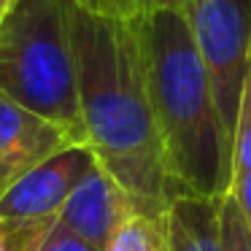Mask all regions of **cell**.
Returning <instances> with one entry per match:
<instances>
[{
    "label": "cell",
    "instance_id": "cell-14",
    "mask_svg": "<svg viewBox=\"0 0 251 251\" xmlns=\"http://www.w3.org/2000/svg\"><path fill=\"white\" fill-rule=\"evenodd\" d=\"M38 251H98V249L89 246L87 240L76 238L73 232H68L65 227H60V224L54 222V227L49 229V235L41 240Z\"/></svg>",
    "mask_w": 251,
    "mask_h": 251
},
{
    "label": "cell",
    "instance_id": "cell-7",
    "mask_svg": "<svg viewBox=\"0 0 251 251\" xmlns=\"http://www.w3.org/2000/svg\"><path fill=\"white\" fill-rule=\"evenodd\" d=\"M130 195L114 181V176L95 162L92 170L78 181L65 205L57 213V224L87 240L98 251H105L122 227L135 216Z\"/></svg>",
    "mask_w": 251,
    "mask_h": 251
},
{
    "label": "cell",
    "instance_id": "cell-9",
    "mask_svg": "<svg viewBox=\"0 0 251 251\" xmlns=\"http://www.w3.org/2000/svg\"><path fill=\"white\" fill-rule=\"evenodd\" d=\"M227 195L235 200L246 222L251 224V46L243 73V87L229 135V186Z\"/></svg>",
    "mask_w": 251,
    "mask_h": 251
},
{
    "label": "cell",
    "instance_id": "cell-5",
    "mask_svg": "<svg viewBox=\"0 0 251 251\" xmlns=\"http://www.w3.org/2000/svg\"><path fill=\"white\" fill-rule=\"evenodd\" d=\"M76 143H87L81 132L0 95V195L25 173Z\"/></svg>",
    "mask_w": 251,
    "mask_h": 251
},
{
    "label": "cell",
    "instance_id": "cell-12",
    "mask_svg": "<svg viewBox=\"0 0 251 251\" xmlns=\"http://www.w3.org/2000/svg\"><path fill=\"white\" fill-rule=\"evenodd\" d=\"M222 251H251V224L229 195L222 197Z\"/></svg>",
    "mask_w": 251,
    "mask_h": 251
},
{
    "label": "cell",
    "instance_id": "cell-10",
    "mask_svg": "<svg viewBox=\"0 0 251 251\" xmlns=\"http://www.w3.org/2000/svg\"><path fill=\"white\" fill-rule=\"evenodd\" d=\"M105 251H162V224L159 216L135 213L125 227L116 232Z\"/></svg>",
    "mask_w": 251,
    "mask_h": 251
},
{
    "label": "cell",
    "instance_id": "cell-1",
    "mask_svg": "<svg viewBox=\"0 0 251 251\" xmlns=\"http://www.w3.org/2000/svg\"><path fill=\"white\" fill-rule=\"evenodd\" d=\"M84 138L98 165L143 216H162L176 192L149 103L132 19L98 17L68 0Z\"/></svg>",
    "mask_w": 251,
    "mask_h": 251
},
{
    "label": "cell",
    "instance_id": "cell-2",
    "mask_svg": "<svg viewBox=\"0 0 251 251\" xmlns=\"http://www.w3.org/2000/svg\"><path fill=\"white\" fill-rule=\"evenodd\" d=\"M149 103L178 195L222 197L229 186V132L186 14L154 11L132 19Z\"/></svg>",
    "mask_w": 251,
    "mask_h": 251
},
{
    "label": "cell",
    "instance_id": "cell-4",
    "mask_svg": "<svg viewBox=\"0 0 251 251\" xmlns=\"http://www.w3.org/2000/svg\"><path fill=\"white\" fill-rule=\"evenodd\" d=\"M186 22L208 68L219 114L232 135L251 46V0H189Z\"/></svg>",
    "mask_w": 251,
    "mask_h": 251
},
{
    "label": "cell",
    "instance_id": "cell-13",
    "mask_svg": "<svg viewBox=\"0 0 251 251\" xmlns=\"http://www.w3.org/2000/svg\"><path fill=\"white\" fill-rule=\"evenodd\" d=\"M78 8L98 17H111V19H135L138 6L135 0H71Z\"/></svg>",
    "mask_w": 251,
    "mask_h": 251
},
{
    "label": "cell",
    "instance_id": "cell-8",
    "mask_svg": "<svg viewBox=\"0 0 251 251\" xmlns=\"http://www.w3.org/2000/svg\"><path fill=\"white\" fill-rule=\"evenodd\" d=\"M222 197L176 195L159 216L162 251H222Z\"/></svg>",
    "mask_w": 251,
    "mask_h": 251
},
{
    "label": "cell",
    "instance_id": "cell-16",
    "mask_svg": "<svg viewBox=\"0 0 251 251\" xmlns=\"http://www.w3.org/2000/svg\"><path fill=\"white\" fill-rule=\"evenodd\" d=\"M19 0H0V22H3V19H6V14L11 11L14 6H17Z\"/></svg>",
    "mask_w": 251,
    "mask_h": 251
},
{
    "label": "cell",
    "instance_id": "cell-15",
    "mask_svg": "<svg viewBox=\"0 0 251 251\" xmlns=\"http://www.w3.org/2000/svg\"><path fill=\"white\" fill-rule=\"evenodd\" d=\"M138 17L141 14H154V11H176L186 14L189 11V0H135Z\"/></svg>",
    "mask_w": 251,
    "mask_h": 251
},
{
    "label": "cell",
    "instance_id": "cell-3",
    "mask_svg": "<svg viewBox=\"0 0 251 251\" xmlns=\"http://www.w3.org/2000/svg\"><path fill=\"white\" fill-rule=\"evenodd\" d=\"M0 95L84 135L68 0H19L6 14L0 22Z\"/></svg>",
    "mask_w": 251,
    "mask_h": 251
},
{
    "label": "cell",
    "instance_id": "cell-6",
    "mask_svg": "<svg viewBox=\"0 0 251 251\" xmlns=\"http://www.w3.org/2000/svg\"><path fill=\"white\" fill-rule=\"evenodd\" d=\"M98 162L87 143L65 149L51 159L25 173L0 195L3 219H57L60 208L78 186V181Z\"/></svg>",
    "mask_w": 251,
    "mask_h": 251
},
{
    "label": "cell",
    "instance_id": "cell-11",
    "mask_svg": "<svg viewBox=\"0 0 251 251\" xmlns=\"http://www.w3.org/2000/svg\"><path fill=\"white\" fill-rule=\"evenodd\" d=\"M57 219H3L0 216V251H38Z\"/></svg>",
    "mask_w": 251,
    "mask_h": 251
}]
</instances>
